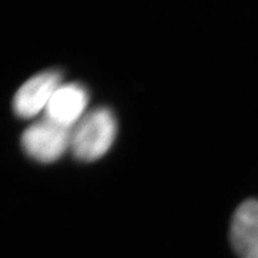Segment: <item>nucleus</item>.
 <instances>
[{"label": "nucleus", "instance_id": "f257e3e1", "mask_svg": "<svg viewBox=\"0 0 258 258\" xmlns=\"http://www.w3.org/2000/svg\"><path fill=\"white\" fill-rule=\"evenodd\" d=\"M116 132L117 123L114 114L106 108L93 109L72 129L70 148L77 159L97 160L110 150Z\"/></svg>", "mask_w": 258, "mask_h": 258}, {"label": "nucleus", "instance_id": "f03ea898", "mask_svg": "<svg viewBox=\"0 0 258 258\" xmlns=\"http://www.w3.org/2000/svg\"><path fill=\"white\" fill-rule=\"evenodd\" d=\"M71 129L43 118L25 129L22 135L24 152L40 163H53L71 147Z\"/></svg>", "mask_w": 258, "mask_h": 258}, {"label": "nucleus", "instance_id": "7ed1b4c3", "mask_svg": "<svg viewBox=\"0 0 258 258\" xmlns=\"http://www.w3.org/2000/svg\"><path fill=\"white\" fill-rule=\"evenodd\" d=\"M61 85V74L46 71L28 79L14 97V110L22 118H31L46 110L51 96Z\"/></svg>", "mask_w": 258, "mask_h": 258}, {"label": "nucleus", "instance_id": "20e7f679", "mask_svg": "<svg viewBox=\"0 0 258 258\" xmlns=\"http://www.w3.org/2000/svg\"><path fill=\"white\" fill-rule=\"evenodd\" d=\"M89 93L76 83L61 84L44 110V118L61 127L72 129L86 115Z\"/></svg>", "mask_w": 258, "mask_h": 258}, {"label": "nucleus", "instance_id": "39448f33", "mask_svg": "<svg viewBox=\"0 0 258 258\" xmlns=\"http://www.w3.org/2000/svg\"><path fill=\"white\" fill-rule=\"evenodd\" d=\"M230 240L239 258H258V201L246 200L232 217Z\"/></svg>", "mask_w": 258, "mask_h": 258}]
</instances>
